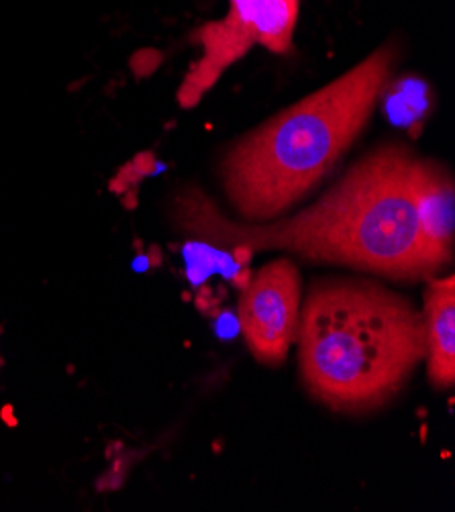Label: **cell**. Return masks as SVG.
Instances as JSON below:
<instances>
[{"label":"cell","mask_w":455,"mask_h":512,"mask_svg":"<svg viewBox=\"0 0 455 512\" xmlns=\"http://www.w3.org/2000/svg\"><path fill=\"white\" fill-rule=\"evenodd\" d=\"M237 317L256 360L282 364L296 339L300 317V272L294 262L276 260L251 276L241 290Z\"/></svg>","instance_id":"5b68a950"},{"label":"cell","mask_w":455,"mask_h":512,"mask_svg":"<svg viewBox=\"0 0 455 512\" xmlns=\"http://www.w3.org/2000/svg\"><path fill=\"white\" fill-rule=\"evenodd\" d=\"M421 243L433 266L439 270L453 258L455 241V190L453 178L443 164L415 160L411 176Z\"/></svg>","instance_id":"8992f818"},{"label":"cell","mask_w":455,"mask_h":512,"mask_svg":"<svg viewBox=\"0 0 455 512\" xmlns=\"http://www.w3.org/2000/svg\"><path fill=\"white\" fill-rule=\"evenodd\" d=\"M425 343L427 376L435 388L455 382V280H433L425 292Z\"/></svg>","instance_id":"52a82bcc"},{"label":"cell","mask_w":455,"mask_h":512,"mask_svg":"<svg viewBox=\"0 0 455 512\" xmlns=\"http://www.w3.org/2000/svg\"><path fill=\"white\" fill-rule=\"evenodd\" d=\"M302 384L337 413L376 411L425 362L423 313L404 296L362 278H321L302 302Z\"/></svg>","instance_id":"7a4b0ae2"},{"label":"cell","mask_w":455,"mask_h":512,"mask_svg":"<svg viewBox=\"0 0 455 512\" xmlns=\"http://www.w3.org/2000/svg\"><path fill=\"white\" fill-rule=\"evenodd\" d=\"M402 86L390 96L388 100V115L392 121L407 125L413 123V119H419V115L427 107V88L425 82L419 80H404Z\"/></svg>","instance_id":"ba28073f"},{"label":"cell","mask_w":455,"mask_h":512,"mask_svg":"<svg viewBox=\"0 0 455 512\" xmlns=\"http://www.w3.org/2000/svg\"><path fill=\"white\" fill-rule=\"evenodd\" d=\"M415 160L404 145H386L353 166L311 209L268 225L229 221L207 194L188 188L176 198L174 221L215 247L243 243L394 280L429 278L437 268L419 235L411 188Z\"/></svg>","instance_id":"6da1fadb"},{"label":"cell","mask_w":455,"mask_h":512,"mask_svg":"<svg viewBox=\"0 0 455 512\" xmlns=\"http://www.w3.org/2000/svg\"><path fill=\"white\" fill-rule=\"evenodd\" d=\"M394 58L392 45L374 51L235 143L221 172L237 213L249 223L272 221L305 196L366 125Z\"/></svg>","instance_id":"3957f363"},{"label":"cell","mask_w":455,"mask_h":512,"mask_svg":"<svg viewBox=\"0 0 455 512\" xmlns=\"http://www.w3.org/2000/svg\"><path fill=\"white\" fill-rule=\"evenodd\" d=\"M298 7L300 0H229L227 17L202 25L196 33L202 58L178 90L180 105H198L221 74L254 45H264L272 54L290 51Z\"/></svg>","instance_id":"277c9868"}]
</instances>
